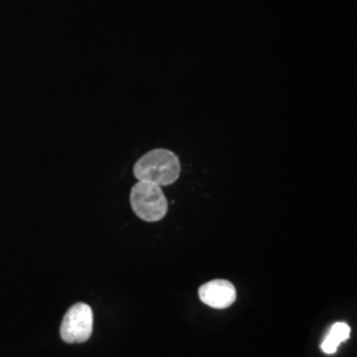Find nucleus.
<instances>
[{
  "label": "nucleus",
  "mask_w": 357,
  "mask_h": 357,
  "mask_svg": "<svg viewBox=\"0 0 357 357\" xmlns=\"http://www.w3.org/2000/svg\"><path fill=\"white\" fill-rule=\"evenodd\" d=\"M199 296H200V301L206 306L222 310V308H228L236 302L237 293H236V287L229 281L215 280V281L204 283L200 287Z\"/></svg>",
  "instance_id": "20e7f679"
},
{
  "label": "nucleus",
  "mask_w": 357,
  "mask_h": 357,
  "mask_svg": "<svg viewBox=\"0 0 357 357\" xmlns=\"http://www.w3.org/2000/svg\"><path fill=\"white\" fill-rule=\"evenodd\" d=\"M134 178L159 187H168L181 175V162L178 155L167 149H153L143 153L132 167Z\"/></svg>",
  "instance_id": "f257e3e1"
},
{
  "label": "nucleus",
  "mask_w": 357,
  "mask_h": 357,
  "mask_svg": "<svg viewBox=\"0 0 357 357\" xmlns=\"http://www.w3.org/2000/svg\"><path fill=\"white\" fill-rule=\"evenodd\" d=\"M132 212L146 222H158L166 217L168 200L162 187L149 181H137L130 191Z\"/></svg>",
  "instance_id": "f03ea898"
},
{
  "label": "nucleus",
  "mask_w": 357,
  "mask_h": 357,
  "mask_svg": "<svg viewBox=\"0 0 357 357\" xmlns=\"http://www.w3.org/2000/svg\"><path fill=\"white\" fill-rule=\"evenodd\" d=\"M349 335H351V328L348 324L335 323L320 345L321 351L327 355H333L337 351L339 345L349 339Z\"/></svg>",
  "instance_id": "39448f33"
},
{
  "label": "nucleus",
  "mask_w": 357,
  "mask_h": 357,
  "mask_svg": "<svg viewBox=\"0 0 357 357\" xmlns=\"http://www.w3.org/2000/svg\"><path fill=\"white\" fill-rule=\"evenodd\" d=\"M93 332V311L85 303H76L64 315L60 335L65 343H85Z\"/></svg>",
  "instance_id": "7ed1b4c3"
}]
</instances>
